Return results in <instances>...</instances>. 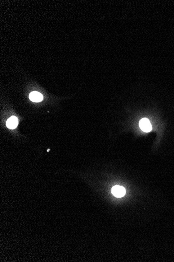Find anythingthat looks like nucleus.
<instances>
[{
    "label": "nucleus",
    "mask_w": 174,
    "mask_h": 262,
    "mask_svg": "<svg viewBox=\"0 0 174 262\" xmlns=\"http://www.w3.org/2000/svg\"><path fill=\"white\" fill-rule=\"evenodd\" d=\"M139 127L145 133L151 131L152 126L149 120L147 118H143L139 122Z\"/></svg>",
    "instance_id": "obj_1"
},
{
    "label": "nucleus",
    "mask_w": 174,
    "mask_h": 262,
    "mask_svg": "<svg viewBox=\"0 0 174 262\" xmlns=\"http://www.w3.org/2000/svg\"><path fill=\"white\" fill-rule=\"evenodd\" d=\"M112 193L114 196L122 197L126 194V190L124 187L120 186H115L112 189Z\"/></svg>",
    "instance_id": "obj_2"
},
{
    "label": "nucleus",
    "mask_w": 174,
    "mask_h": 262,
    "mask_svg": "<svg viewBox=\"0 0 174 262\" xmlns=\"http://www.w3.org/2000/svg\"><path fill=\"white\" fill-rule=\"evenodd\" d=\"M18 119L15 116H11L10 117L7 122V126L9 129H14L17 127L18 125Z\"/></svg>",
    "instance_id": "obj_3"
},
{
    "label": "nucleus",
    "mask_w": 174,
    "mask_h": 262,
    "mask_svg": "<svg viewBox=\"0 0 174 262\" xmlns=\"http://www.w3.org/2000/svg\"><path fill=\"white\" fill-rule=\"evenodd\" d=\"M29 99L31 101L33 102H40L42 101L43 99V97L42 95L39 92H31L29 96Z\"/></svg>",
    "instance_id": "obj_4"
}]
</instances>
